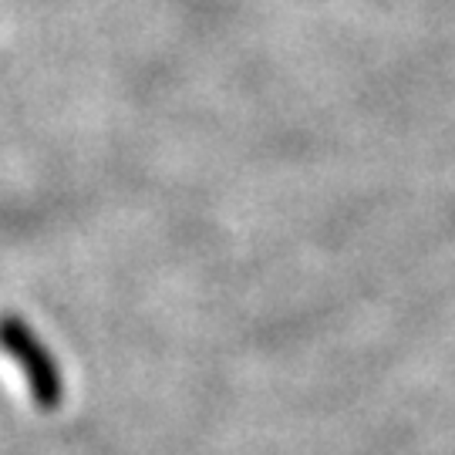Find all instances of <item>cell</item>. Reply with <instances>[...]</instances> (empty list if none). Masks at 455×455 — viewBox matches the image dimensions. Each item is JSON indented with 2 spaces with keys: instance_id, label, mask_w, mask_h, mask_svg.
I'll use <instances>...</instances> for the list:
<instances>
[{
  "instance_id": "obj_1",
  "label": "cell",
  "mask_w": 455,
  "mask_h": 455,
  "mask_svg": "<svg viewBox=\"0 0 455 455\" xmlns=\"http://www.w3.org/2000/svg\"><path fill=\"white\" fill-rule=\"evenodd\" d=\"M0 347L24 368L28 388H31V398L37 405L44 408V411L61 405L65 381H61L58 364H54L51 351L44 347V341L20 317H14V314H4L0 317Z\"/></svg>"
}]
</instances>
